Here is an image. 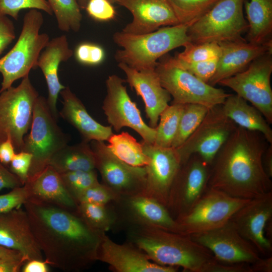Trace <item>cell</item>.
<instances>
[{"label":"cell","mask_w":272,"mask_h":272,"mask_svg":"<svg viewBox=\"0 0 272 272\" xmlns=\"http://www.w3.org/2000/svg\"><path fill=\"white\" fill-rule=\"evenodd\" d=\"M48 165L60 174L96 169L94 153L89 143L84 141L71 146L67 145L58 151L51 157Z\"/></svg>","instance_id":"obj_30"},{"label":"cell","mask_w":272,"mask_h":272,"mask_svg":"<svg viewBox=\"0 0 272 272\" xmlns=\"http://www.w3.org/2000/svg\"><path fill=\"white\" fill-rule=\"evenodd\" d=\"M271 53L268 52L256 58L244 71L218 83L250 102L269 124L272 123Z\"/></svg>","instance_id":"obj_11"},{"label":"cell","mask_w":272,"mask_h":272,"mask_svg":"<svg viewBox=\"0 0 272 272\" xmlns=\"http://www.w3.org/2000/svg\"><path fill=\"white\" fill-rule=\"evenodd\" d=\"M250 199L234 197L208 187L189 211L175 219L180 233L190 235L221 226Z\"/></svg>","instance_id":"obj_10"},{"label":"cell","mask_w":272,"mask_h":272,"mask_svg":"<svg viewBox=\"0 0 272 272\" xmlns=\"http://www.w3.org/2000/svg\"><path fill=\"white\" fill-rule=\"evenodd\" d=\"M36 9L52 15L53 12L47 0H0V15L9 16L18 20L20 12L24 9Z\"/></svg>","instance_id":"obj_39"},{"label":"cell","mask_w":272,"mask_h":272,"mask_svg":"<svg viewBox=\"0 0 272 272\" xmlns=\"http://www.w3.org/2000/svg\"><path fill=\"white\" fill-rule=\"evenodd\" d=\"M189 236L222 263L252 264L260 258L258 251L239 233L231 220L216 228Z\"/></svg>","instance_id":"obj_16"},{"label":"cell","mask_w":272,"mask_h":272,"mask_svg":"<svg viewBox=\"0 0 272 272\" xmlns=\"http://www.w3.org/2000/svg\"><path fill=\"white\" fill-rule=\"evenodd\" d=\"M188 27L179 24L143 34L117 32L113 40L121 49L116 52L115 59L138 71L155 68L157 60L168 52L190 42Z\"/></svg>","instance_id":"obj_4"},{"label":"cell","mask_w":272,"mask_h":272,"mask_svg":"<svg viewBox=\"0 0 272 272\" xmlns=\"http://www.w3.org/2000/svg\"><path fill=\"white\" fill-rule=\"evenodd\" d=\"M219 45L221 53L217 67L208 83L213 86L244 71L254 59L272 51V42L257 44L248 42L245 39L222 42Z\"/></svg>","instance_id":"obj_24"},{"label":"cell","mask_w":272,"mask_h":272,"mask_svg":"<svg viewBox=\"0 0 272 272\" xmlns=\"http://www.w3.org/2000/svg\"><path fill=\"white\" fill-rule=\"evenodd\" d=\"M244 0H220L187 29L192 43H220L243 40L248 29L243 14Z\"/></svg>","instance_id":"obj_7"},{"label":"cell","mask_w":272,"mask_h":272,"mask_svg":"<svg viewBox=\"0 0 272 272\" xmlns=\"http://www.w3.org/2000/svg\"><path fill=\"white\" fill-rule=\"evenodd\" d=\"M60 175L66 189L76 201L84 191L99 182L95 169L70 171Z\"/></svg>","instance_id":"obj_37"},{"label":"cell","mask_w":272,"mask_h":272,"mask_svg":"<svg viewBox=\"0 0 272 272\" xmlns=\"http://www.w3.org/2000/svg\"><path fill=\"white\" fill-rule=\"evenodd\" d=\"M29 259L23 255L0 258V272H19Z\"/></svg>","instance_id":"obj_47"},{"label":"cell","mask_w":272,"mask_h":272,"mask_svg":"<svg viewBox=\"0 0 272 272\" xmlns=\"http://www.w3.org/2000/svg\"><path fill=\"white\" fill-rule=\"evenodd\" d=\"M161 58L155 71L162 87L172 97V103L197 104L210 109L222 104L230 95L171 64L164 56Z\"/></svg>","instance_id":"obj_9"},{"label":"cell","mask_w":272,"mask_h":272,"mask_svg":"<svg viewBox=\"0 0 272 272\" xmlns=\"http://www.w3.org/2000/svg\"><path fill=\"white\" fill-rule=\"evenodd\" d=\"M97 261L107 264L115 272H175L179 268L156 263L133 244L127 241L117 243L106 233L102 237Z\"/></svg>","instance_id":"obj_20"},{"label":"cell","mask_w":272,"mask_h":272,"mask_svg":"<svg viewBox=\"0 0 272 272\" xmlns=\"http://www.w3.org/2000/svg\"><path fill=\"white\" fill-rule=\"evenodd\" d=\"M118 66L125 73L126 82L142 97L149 125L156 128L160 115L169 105L171 96L162 87L155 68L138 71L121 62Z\"/></svg>","instance_id":"obj_21"},{"label":"cell","mask_w":272,"mask_h":272,"mask_svg":"<svg viewBox=\"0 0 272 272\" xmlns=\"http://www.w3.org/2000/svg\"><path fill=\"white\" fill-rule=\"evenodd\" d=\"M54 14L58 28L62 31H79L82 14L76 0H47Z\"/></svg>","instance_id":"obj_34"},{"label":"cell","mask_w":272,"mask_h":272,"mask_svg":"<svg viewBox=\"0 0 272 272\" xmlns=\"http://www.w3.org/2000/svg\"><path fill=\"white\" fill-rule=\"evenodd\" d=\"M183 105L172 103L161 112L159 123L155 128V145L165 148L171 147L177 132Z\"/></svg>","instance_id":"obj_33"},{"label":"cell","mask_w":272,"mask_h":272,"mask_svg":"<svg viewBox=\"0 0 272 272\" xmlns=\"http://www.w3.org/2000/svg\"><path fill=\"white\" fill-rule=\"evenodd\" d=\"M210 166L197 154L181 164L172 184L166 208L175 219L187 213L208 188Z\"/></svg>","instance_id":"obj_14"},{"label":"cell","mask_w":272,"mask_h":272,"mask_svg":"<svg viewBox=\"0 0 272 272\" xmlns=\"http://www.w3.org/2000/svg\"><path fill=\"white\" fill-rule=\"evenodd\" d=\"M182 52L174 57L186 62H199L219 58L221 53L220 45L216 43L194 44L188 43Z\"/></svg>","instance_id":"obj_38"},{"label":"cell","mask_w":272,"mask_h":272,"mask_svg":"<svg viewBox=\"0 0 272 272\" xmlns=\"http://www.w3.org/2000/svg\"><path fill=\"white\" fill-rule=\"evenodd\" d=\"M76 212L89 226L98 231L106 233L118 228L117 216L111 203L107 205L79 203Z\"/></svg>","instance_id":"obj_32"},{"label":"cell","mask_w":272,"mask_h":272,"mask_svg":"<svg viewBox=\"0 0 272 272\" xmlns=\"http://www.w3.org/2000/svg\"><path fill=\"white\" fill-rule=\"evenodd\" d=\"M57 120L47 99L39 96L34 106L30 132L25 136L21 150L32 155L28 179L44 169L54 154L68 145L70 137L63 132Z\"/></svg>","instance_id":"obj_6"},{"label":"cell","mask_w":272,"mask_h":272,"mask_svg":"<svg viewBox=\"0 0 272 272\" xmlns=\"http://www.w3.org/2000/svg\"><path fill=\"white\" fill-rule=\"evenodd\" d=\"M267 144L261 133L237 126L210 166L208 186L249 199L271 191L262 163Z\"/></svg>","instance_id":"obj_2"},{"label":"cell","mask_w":272,"mask_h":272,"mask_svg":"<svg viewBox=\"0 0 272 272\" xmlns=\"http://www.w3.org/2000/svg\"><path fill=\"white\" fill-rule=\"evenodd\" d=\"M220 0H167L179 24L190 26Z\"/></svg>","instance_id":"obj_36"},{"label":"cell","mask_w":272,"mask_h":272,"mask_svg":"<svg viewBox=\"0 0 272 272\" xmlns=\"http://www.w3.org/2000/svg\"><path fill=\"white\" fill-rule=\"evenodd\" d=\"M16 153L14 146L9 138L0 143V162L5 166L10 164Z\"/></svg>","instance_id":"obj_49"},{"label":"cell","mask_w":272,"mask_h":272,"mask_svg":"<svg viewBox=\"0 0 272 272\" xmlns=\"http://www.w3.org/2000/svg\"><path fill=\"white\" fill-rule=\"evenodd\" d=\"M43 22V16L38 10L30 9L25 14L18 39L0 59V73L3 77L0 92L37 67L39 55L49 41L48 34L39 32Z\"/></svg>","instance_id":"obj_5"},{"label":"cell","mask_w":272,"mask_h":272,"mask_svg":"<svg viewBox=\"0 0 272 272\" xmlns=\"http://www.w3.org/2000/svg\"><path fill=\"white\" fill-rule=\"evenodd\" d=\"M107 141L110 152L125 163L135 167H144L149 163V158L144 152L141 143L127 132L113 133Z\"/></svg>","instance_id":"obj_31"},{"label":"cell","mask_w":272,"mask_h":272,"mask_svg":"<svg viewBox=\"0 0 272 272\" xmlns=\"http://www.w3.org/2000/svg\"><path fill=\"white\" fill-rule=\"evenodd\" d=\"M90 146L95 158V168L102 183L119 196L143 194L146 185L145 166L128 165L117 158L104 142L92 141Z\"/></svg>","instance_id":"obj_15"},{"label":"cell","mask_w":272,"mask_h":272,"mask_svg":"<svg viewBox=\"0 0 272 272\" xmlns=\"http://www.w3.org/2000/svg\"><path fill=\"white\" fill-rule=\"evenodd\" d=\"M252 272H271L272 257L266 256L265 258H260L255 262L250 264Z\"/></svg>","instance_id":"obj_51"},{"label":"cell","mask_w":272,"mask_h":272,"mask_svg":"<svg viewBox=\"0 0 272 272\" xmlns=\"http://www.w3.org/2000/svg\"><path fill=\"white\" fill-rule=\"evenodd\" d=\"M127 241L160 265L182 267L189 272H223L224 265L189 235L158 227L130 225L124 227Z\"/></svg>","instance_id":"obj_3"},{"label":"cell","mask_w":272,"mask_h":272,"mask_svg":"<svg viewBox=\"0 0 272 272\" xmlns=\"http://www.w3.org/2000/svg\"><path fill=\"white\" fill-rule=\"evenodd\" d=\"M74 55L79 63L92 66L101 64L105 57V50L102 46L89 42L80 43L75 48Z\"/></svg>","instance_id":"obj_42"},{"label":"cell","mask_w":272,"mask_h":272,"mask_svg":"<svg viewBox=\"0 0 272 272\" xmlns=\"http://www.w3.org/2000/svg\"><path fill=\"white\" fill-rule=\"evenodd\" d=\"M0 245L19 252L29 260H44L28 215L21 207L0 214Z\"/></svg>","instance_id":"obj_23"},{"label":"cell","mask_w":272,"mask_h":272,"mask_svg":"<svg viewBox=\"0 0 272 272\" xmlns=\"http://www.w3.org/2000/svg\"><path fill=\"white\" fill-rule=\"evenodd\" d=\"M248 25L246 40L263 44L272 42V0H244Z\"/></svg>","instance_id":"obj_29"},{"label":"cell","mask_w":272,"mask_h":272,"mask_svg":"<svg viewBox=\"0 0 272 272\" xmlns=\"http://www.w3.org/2000/svg\"><path fill=\"white\" fill-rule=\"evenodd\" d=\"M73 54L66 36L63 35L49 40L40 53L37 63V67L41 69L47 84L48 105L57 120L59 116L56 108L57 100L60 91L65 87L59 81L58 68L61 62L68 60Z\"/></svg>","instance_id":"obj_25"},{"label":"cell","mask_w":272,"mask_h":272,"mask_svg":"<svg viewBox=\"0 0 272 272\" xmlns=\"http://www.w3.org/2000/svg\"><path fill=\"white\" fill-rule=\"evenodd\" d=\"M237 125L224 113L222 104L210 108L196 130L175 148L181 164L197 154L210 166Z\"/></svg>","instance_id":"obj_12"},{"label":"cell","mask_w":272,"mask_h":272,"mask_svg":"<svg viewBox=\"0 0 272 272\" xmlns=\"http://www.w3.org/2000/svg\"><path fill=\"white\" fill-rule=\"evenodd\" d=\"M111 204L117 216L118 228L143 225L180 233L176 221L166 207L144 194L121 196Z\"/></svg>","instance_id":"obj_17"},{"label":"cell","mask_w":272,"mask_h":272,"mask_svg":"<svg viewBox=\"0 0 272 272\" xmlns=\"http://www.w3.org/2000/svg\"><path fill=\"white\" fill-rule=\"evenodd\" d=\"M25 184L30 198L76 212L78 203L66 189L60 174L51 166L28 179Z\"/></svg>","instance_id":"obj_27"},{"label":"cell","mask_w":272,"mask_h":272,"mask_svg":"<svg viewBox=\"0 0 272 272\" xmlns=\"http://www.w3.org/2000/svg\"><path fill=\"white\" fill-rule=\"evenodd\" d=\"M112 4L113 3H117L118 4V3L120 2V0H108Z\"/></svg>","instance_id":"obj_55"},{"label":"cell","mask_w":272,"mask_h":272,"mask_svg":"<svg viewBox=\"0 0 272 272\" xmlns=\"http://www.w3.org/2000/svg\"><path fill=\"white\" fill-rule=\"evenodd\" d=\"M85 9L89 16L97 21H109L116 16L114 8L108 0H89Z\"/></svg>","instance_id":"obj_44"},{"label":"cell","mask_w":272,"mask_h":272,"mask_svg":"<svg viewBox=\"0 0 272 272\" xmlns=\"http://www.w3.org/2000/svg\"><path fill=\"white\" fill-rule=\"evenodd\" d=\"M15 38L13 21L7 16L0 15V56Z\"/></svg>","instance_id":"obj_46"},{"label":"cell","mask_w":272,"mask_h":272,"mask_svg":"<svg viewBox=\"0 0 272 272\" xmlns=\"http://www.w3.org/2000/svg\"><path fill=\"white\" fill-rule=\"evenodd\" d=\"M21 255H23L17 251L8 249L0 245V258Z\"/></svg>","instance_id":"obj_53"},{"label":"cell","mask_w":272,"mask_h":272,"mask_svg":"<svg viewBox=\"0 0 272 272\" xmlns=\"http://www.w3.org/2000/svg\"><path fill=\"white\" fill-rule=\"evenodd\" d=\"M45 261L65 272H79L97 261L105 232L89 226L77 213L29 198L23 205Z\"/></svg>","instance_id":"obj_1"},{"label":"cell","mask_w":272,"mask_h":272,"mask_svg":"<svg viewBox=\"0 0 272 272\" xmlns=\"http://www.w3.org/2000/svg\"><path fill=\"white\" fill-rule=\"evenodd\" d=\"M126 82L116 75L106 80V95L102 106L107 120L116 131L123 127L133 129L149 144L155 142L156 129L146 124L136 104L130 99L123 85Z\"/></svg>","instance_id":"obj_13"},{"label":"cell","mask_w":272,"mask_h":272,"mask_svg":"<svg viewBox=\"0 0 272 272\" xmlns=\"http://www.w3.org/2000/svg\"><path fill=\"white\" fill-rule=\"evenodd\" d=\"M118 4L132 15V21L122 30L125 33L143 34L179 24L167 0H120Z\"/></svg>","instance_id":"obj_22"},{"label":"cell","mask_w":272,"mask_h":272,"mask_svg":"<svg viewBox=\"0 0 272 272\" xmlns=\"http://www.w3.org/2000/svg\"><path fill=\"white\" fill-rule=\"evenodd\" d=\"M62 107L59 115L73 125L80 133L83 141H107L113 133L112 127L97 122L88 113L83 103L69 87L62 90Z\"/></svg>","instance_id":"obj_26"},{"label":"cell","mask_w":272,"mask_h":272,"mask_svg":"<svg viewBox=\"0 0 272 272\" xmlns=\"http://www.w3.org/2000/svg\"><path fill=\"white\" fill-rule=\"evenodd\" d=\"M30 197L29 190L25 184L12 189L7 193L0 194V214L23 206Z\"/></svg>","instance_id":"obj_43"},{"label":"cell","mask_w":272,"mask_h":272,"mask_svg":"<svg viewBox=\"0 0 272 272\" xmlns=\"http://www.w3.org/2000/svg\"><path fill=\"white\" fill-rule=\"evenodd\" d=\"M145 154L149 158L145 166L146 180L143 194L166 207L169 192L181 166L175 148H165L141 142Z\"/></svg>","instance_id":"obj_19"},{"label":"cell","mask_w":272,"mask_h":272,"mask_svg":"<svg viewBox=\"0 0 272 272\" xmlns=\"http://www.w3.org/2000/svg\"><path fill=\"white\" fill-rule=\"evenodd\" d=\"M272 218V191L251 199L239 209L230 220L239 233L259 253L269 256L271 240L267 236Z\"/></svg>","instance_id":"obj_18"},{"label":"cell","mask_w":272,"mask_h":272,"mask_svg":"<svg viewBox=\"0 0 272 272\" xmlns=\"http://www.w3.org/2000/svg\"><path fill=\"white\" fill-rule=\"evenodd\" d=\"M120 196L111 189L99 182L84 191L77 198L79 203L107 205L117 200Z\"/></svg>","instance_id":"obj_41"},{"label":"cell","mask_w":272,"mask_h":272,"mask_svg":"<svg viewBox=\"0 0 272 272\" xmlns=\"http://www.w3.org/2000/svg\"><path fill=\"white\" fill-rule=\"evenodd\" d=\"M32 159V155L23 151L16 152L10 163V171L15 174L23 185L27 182Z\"/></svg>","instance_id":"obj_45"},{"label":"cell","mask_w":272,"mask_h":272,"mask_svg":"<svg viewBox=\"0 0 272 272\" xmlns=\"http://www.w3.org/2000/svg\"><path fill=\"white\" fill-rule=\"evenodd\" d=\"M48 264L45 260L33 259L28 260L22 266V272H48Z\"/></svg>","instance_id":"obj_50"},{"label":"cell","mask_w":272,"mask_h":272,"mask_svg":"<svg viewBox=\"0 0 272 272\" xmlns=\"http://www.w3.org/2000/svg\"><path fill=\"white\" fill-rule=\"evenodd\" d=\"M80 8L85 9L89 0H76Z\"/></svg>","instance_id":"obj_54"},{"label":"cell","mask_w":272,"mask_h":272,"mask_svg":"<svg viewBox=\"0 0 272 272\" xmlns=\"http://www.w3.org/2000/svg\"><path fill=\"white\" fill-rule=\"evenodd\" d=\"M164 56L171 64L188 72L207 83L215 74L218 61V58H217L199 62H186L166 54Z\"/></svg>","instance_id":"obj_40"},{"label":"cell","mask_w":272,"mask_h":272,"mask_svg":"<svg viewBox=\"0 0 272 272\" xmlns=\"http://www.w3.org/2000/svg\"><path fill=\"white\" fill-rule=\"evenodd\" d=\"M209 109L200 104H184L177 132L171 147L176 148L181 145L199 125Z\"/></svg>","instance_id":"obj_35"},{"label":"cell","mask_w":272,"mask_h":272,"mask_svg":"<svg viewBox=\"0 0 272 272\" xmlns=\"http://www.w3.org/2000/svg\"><path fill=\"white\" fill-rule=\"evenodd\" d=\"M24 185L19 178L0 162V190Z\"/></svg>","instance_id":"obj_48"},{"label":"cell","mask_w":272,"mask_h":272,"mask_svg":"<svg viewBox=\"0 0 272 272\" xmlns=\"http://www.w3.org/2000/svg\"><path fill=\"white\" fill-rule=\"evenodd\" d=\"M225 114L237 126L261 133L272 144V129L261 113L237 94H230L222 104Z\"/></svg>","instance_id":"obj_28"},{"label":"cell","mask_w":272,"mask_h":272,"mask_svg":"<svg viewBox=\"0 0 272 272\" xmlns=\"http://www.w3.org/2000/svg\"><path fill=\"white\" fill-rule=\"evenodd\" d=\"M264 169L267 175L272 177V144H269L262 157Z\"/></svg>","instance_id":"obj_52"},{"label":"cell","mask_w":272,"mask_h":272,"mask_svg":"<svg viewBox=\"0 0 272 272\" xmlns=\"http://www.w3.org/2000/svg\"><path fill=\"white\" fill-rule=\"evenodd\" d=\"M39 96L29 75L18 86L0 92V143L9 138L16 152L21 151Z\"/></svg>","instance_id":"obj_8"}]
</instances>
